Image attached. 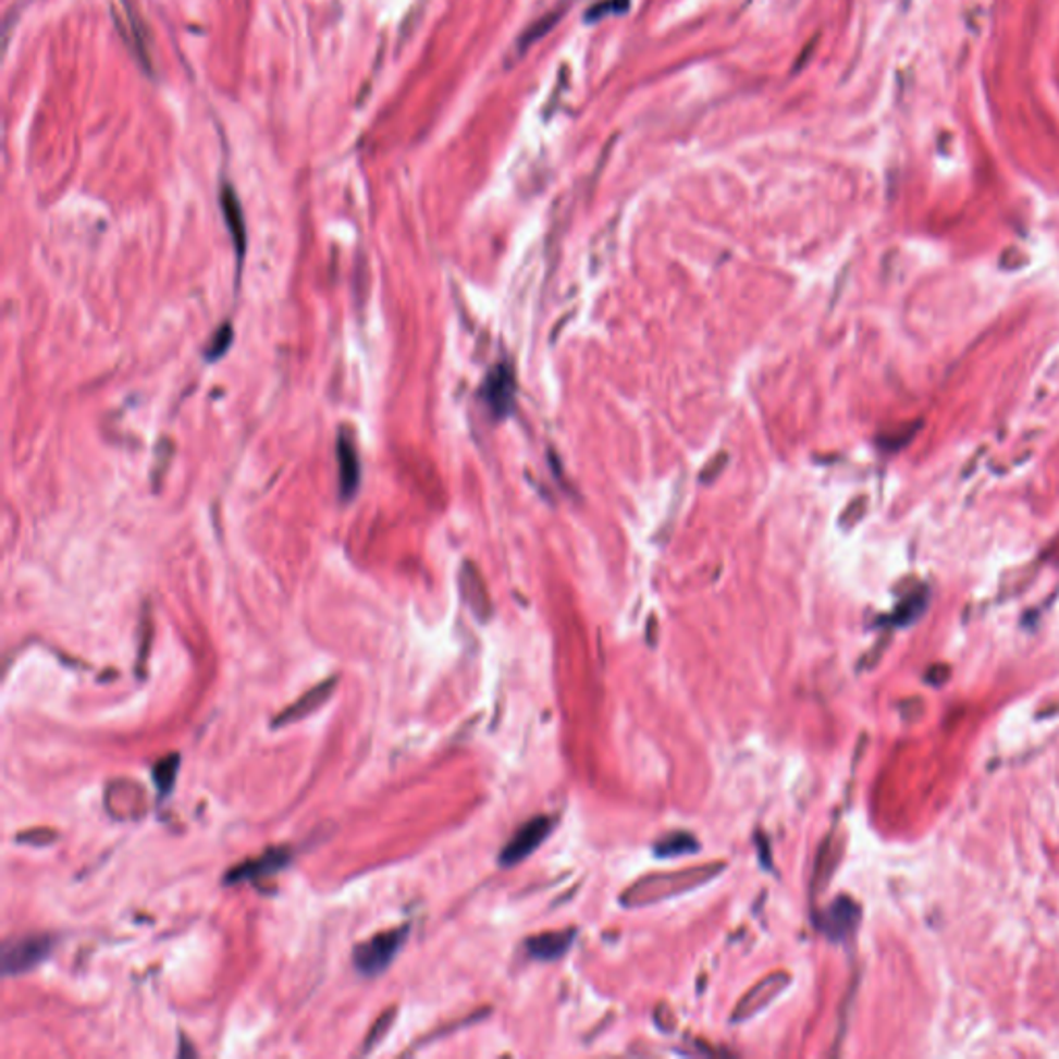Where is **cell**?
Segmentation results:
<instances>
[{
  "instance_id": "2",
  "label": "cell",
  "mask_w": 1059,
  "mask_h": 1059,
  "mask_svg": "<svg viewBox=\"0 0 1059 1059\" xmlns=\"http://www.w3.org/2000/svg\"><path fill=\"white\" fill-rule=\"evenodd\" d=\"M54 941L52 935H27L7 941L2 946V975H23L36 969L54 950Z\"/></svg>"
},
{
  "instance_id": "13",
  "label": "cell",
  "mask_w": 1059,
  "mask_h": 1059,
  "mask_svg": "<svg viewBox=\"0 0 1059 1059\" xmlns=\"http://www.w3.org/2000/svg\"><path fill=\"white\" fill-rule=\"evenodd\" d=\"M394 1018L395 1008H390V1010H385L381 1017L374 1020V1024L371 1026L369 1035H367V1038L362 1040V1047H360V1051H358L360 1056L371 1054L377 1045H381V1040L387 1037V1033H390V1029H392V1024H394Z\"/></svg>"
},
{
  "instance_id": "16",
  "label": "cell",
  "mask_w": 1059,
  "mask_h": 1059,
  "mask_svg": "<svg viewBox=\"0 0 1059 1059\" xmlns=\"http://www.w3.org/2000/svg\"><path fill=\"white\" fill-rule=\"evenodd\" d=\"M230 340H232V332H230L229 325L222 328V332L218 333V337H213V344L208 350V356L213 360V358H220L222 354L226 353V348L230 346Z\"/></svg>"
},
{
  "instance_id": "12",
  "label": "cell",
  "mask_w": 1059,
  "mask_h": 1059,
  "mask_svg": "<svg viewBox=\"0 0 1059 1059\" xmlns=\"http://www.w3.org/2000/svg\"><path fill=\"white\" fill-rule=\"evenodd\" d=\"M178 766H181V758L178 755L164 758V760H160L153 766V783H156V787H158L162 797H168L170 790L174 787L176 774H178Z\"/></svg>"
},
{
  "instance_id": "8",
  "label": "cell",
  "mask_w": 1059,
  "mask_h": 1059,
  "mask_svg": "<svg viewBox=\"0 0 1059 1059\" xmlns=\"http://www.w3.org/2000/svg\"><path fill=\"white\" fill-rule=\"evenodd\" d=\"M859 919V909L852 904L849 898H838L828 913L822 921V929L830 935L832 939H842L851 932Z\"/></svg>"
},
{
  "instance_id": "1",
  "label": "cell",
  "mask_w": 1059,
  "mask_h": 1059,
  "mask_svg": "<svg viewBox=\"0 0 1059 1059\" xmlns=\"http://www.w3.org/2000/svg\"><path fill=\"white\" fill-rule=\"evenodd\" d=\"M408 934H410L408 925H402L390 932L377 934L367 941H360L353 952L356 971L365 976L381 975L392 964L395 955L402 950Z\"/></svg>"
},
{
  "instance_id": "9",
  "label": "cell",
  "mask_w": 1059,
  "mask_h": 1059,
  "mask_svg": "<svg viewBox=\"0 0 1059 1059\" xmlns=\"http://www.w3.org/2000/svg\"><path fill=\"white\" fill-rule=\"evenodd\" d=\"M222 211H224V218H226V224H229L232 241H234V245H236V253H238V257L243 259L245 249H247L245 218H243V209H241V204H238V199H236V193H234V190H232L230 187L222 190Z\"/></svg>"
},
{
  "instance_id": "15",
  "label": "cell",
  "mask_w": 1059,
  "mask_h": 1059,
  "mask_svg": "<svg viewBox=\"0 0 1059 1059\" xmlns=\"http://www.w3.org/2000/svg\"><path fill=\"white\" fill-rule=\"evenodd\" d=\"M57 838V834L52 830H46V828H36V830L23 832L17 836V840L22 842H27V845H48Z\"/></svg>"
},
{
  "instance_id": "7",
  "label": "cell",
  "mask_w": 1059,
  "mask_h": 1059,
  "mask_svg": "<svg viewBox=\"0 0 1059 1059\" xmlns=\"http://www.w3.org/2000/svg\"><path fill=\"white\" fill-rule=\"evenodd\" d=\"M337 461H340V487L344 497H353L360 482V464L356 456L353 439L340 436L337 441Z\"/></svg>"
},
{
  "instance_id": "10",
  "label": "cell",
  "mask_w": 1059,
  "mask_h": 1059,
  "mask_svg": "<svg viewBox=\"0 0 1059 1059\" xmlns=\"http://www.w3.org/2000/svg\"><path fill=\"white\" fill-rule=\"evenodd\" d=\"M574 935H576L574 932L537 935V937L526 941V948H528L530 955L539 958V960H557L569 950Z\"/></svg>"
},
{
  "instance_id": "14",
  "label": "cell",
  "mask_w": 1059,
  "mask_h": 1059,
  "mask_svg": "<svg viewBox=\"0 0 1059 1059\" xmlns=\"http://www.w3.org/2000/svg\"><path fill=\"white\" fill-rule=\"evenodd\" d=\"M562 15L563 11H553V13H549V15L541 17L539 22L532 23V25H530V27H528V29L521 34V38H519L516 50H518V52H526V50H528L532 44L537 42V40H541L542 36H544V34H546V32H549V29H551L555 23L562 20Z\"/></svg>"
},
{
  "instance_id": "3",
  "label": "cell",
  "mask_w": 1059,
  "mask_h": 1059,
  "mask_svg": "<svg viewBox=\"0 0 1059 1059\" xmlns=\"http://www.w3.org/2000/svg\"><path fill=\"white\" fill-rule=\"evenodd\" d=\"M551 828H553V822L549 817H534L530 820L528 824H524L519 828L518 834L507 842V847L501 852L498 861L501 865H516L519 861H524L528 854L537 851L544 842V838L551 834Z\"/></svg>"
},
{
  "instance_id": "6",
  "label": "cell",
  "mask_w": 1059,
  "mask_h": 1059,
  "mask_svg": "<svg viewBox=\"0 0 1059 1059\" xmlns=\"http://www.w3.org/2000/svg\"><path fill=\"white\" fill-rule=\"evenodd\" d=\"M789 983V975H774L764 978L755 989L749 992V996L741 999V1003L735 1008V1020H748L758 1014L762 1008H766L774 997L778 996Z\"/></svg>"
},
{
  "instance_id": "4",
  "label": "cell",
  "mask_w": 1059,
  "mask_h": 1059,
  "mask_svg": "<svg viewBox=\"0 0 1059 1059\" xmlns=\"http://www.w3.org/2000/svg\"><path fill=\"white\" fill-rule=\"evenodd\" d=\"M335 686H337V677H330L323 684L312 687L300 700H296L294 704L284 707L278 714V718L273 721V727H288L292 723H298V721L311 716L312 712H317L323 704H328V700L332 698L333 691H335Z\"/></svg>"
},
{
  "instance_id": "11",
  "label": "cell",
  "mask_w": 1059,
  "mask_h": 1059,
  "mask_svg": "<svg viewBox=\"0 0 1059 1059\" xmlns=\"http://www.w3.org/2000/svg\"><path fill=\"white\" fill-rule=\"evenodd\" d=\"M698 849H700V845L691 834L675 832V834H668L665 840H661L656 845V854L658 857H681V854L695 852Z\"/></svg>"
},
{
  "instance_id": "5",
  "label": "cell",
  "mask_w": 1059,
  "mask_h": 1059,
  "mask_svg": "<svg viewBox=\"0 0 1059 1059\" xmlns=\"http://www.w3.org/2000/svg\"><path fill=\"white\" fill-rule=\"evenodd\" d=\"M288 863H291V851L288 849H270L259 859H250L247 863L234 867L232 872L226 873L224 882L226 884H238V882H245V879L268 877V875L284 870Z\"/></svg>"
}]
</instances>
